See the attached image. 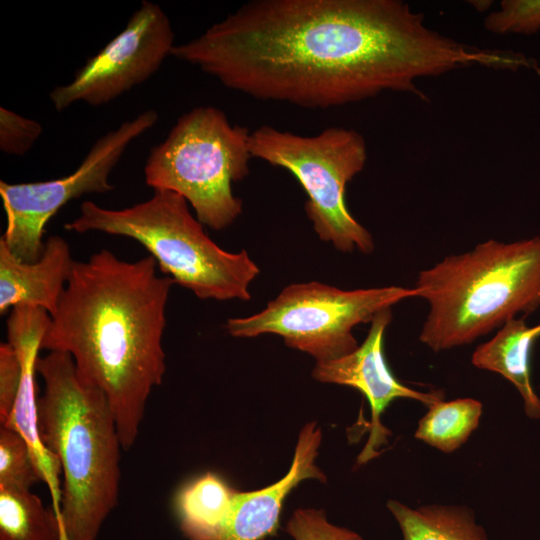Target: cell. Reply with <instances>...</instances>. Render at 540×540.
<instances>
[{
	"label": "cell",
	"instance_id": "cell-1",
	"mask_svg": "<svg viewBox=\"0 0 540 540\" xmlns=\"http://www.w3.org/2000/svg\"><path fill=\"white\" fill-rule=\"evenodd\" d=\"M171 55L259 100L329 108L481 65L495 50L430 29L399 0H253Z\"/></svg>",
	"mask_w": 540,
	"mask_h": 540
},
{
	"label": "cell",
	"instance_id": "cell-2",
	"mask_svg": "<svg viewBox=\"0 0 540 540\" xmlns=\"http://www.w3.org/2000/svg\"><path fill=\"white\" fill-rule=\"evenodd\" d=\"M152 256L134 262L103 249L75 261L41 350L67 353L107 397L122 448L135 443L152 390L165 374L162 337L176 282Z\"/></svg>",
	"mask_w": 540,
	"mask_h": 540
},
{
	"label": "cell",
	"instance_id": "cell-3",
	"mask_svg": "<svg viewBox=\"0 0 540 540\" xmlns=\"http://www.w3.org/2000/svg\"><path fill=\"white\" fill-rule=\"evenodd\" d=\"M36 367L44 382L40 435L63 476L59 540H96L119 496L122 444L114 413L69 354L48 352Z\"/></svg>",
	"mask_w": 540,
	"mask_h": 540
},
{
	"label": "cell",
	"instance_id": "cell-4",
	"mask_svg": "<svg viewBox=\"0 0 540 540\" xmlns=\"http://www.w3.org/2000/svg\"><path fill=\"white\" fill-rule=\"evenodd\" d=\"M414 288L428 304L419 340L434 352L470 344L540 307V236L448 255Z\"/></svg>",
	"mask_w": 540,
	"mask_h": 540
},
{
	"label": "cell",
	"instance_id": "cell-5",
	"mask_svg": "<svg viewBox=\"0 0 540 540\" xmlns=\"http://www.w3.org/2000/svg\"><path fill=\"white\" fill-rule=\"evenodd\" d=\"M181 195L156 189L146 201L124 209L84 201L80 214L65 224L77 233L90 231L129 237L146 248L162 272L200 299L250 300L249 284L259 274L245 250L230 253L205 233Z\"/></svg>",
	"mask_w": 540,
	"mask_h": 540
},
{
	"label": "cell",
	"instance_id": "cell-6",
	"mask_svg": "<svg viewBox=\"0 0 540 540\" xmlns=\"http://www.w3.org/2000/svg\"><path fill=\"white\" fill-rule=\"evenodd\" d=\"M250 132L225 113L199 106L180 116L166 139L151 148L144 167L153 190H169L192 206L204 225L222 230L242 212L232 183L249 173Z\"/></svg>",
	"mask_w": 540,
	"mask_h": 540
},
{
	"label": "cell",
	"instance_id": "cell-7",
	"mask_svg": "<svg viewBox=\"0 0 540 540\" xmlns=\"http://www.w3.org/2000/svg\"><path fill=\"white\" fill-rule=\"evenodd\" d=\"M252 157L288 170L307 194L305 211L319 238L342 252L370 254L369 231L349 212L345 188L367 160L363 136L352 129L331 127L315 136H300L271 126L250 132Z\"/></svg>",
	"mask_w": 540,
	"mask_h": 540
},
{
	"label": "cell",
	"instance_id": "cell-8",
	"mask_svg": "<svg viewBox=\"0 0 540 540\" xmlns=\"http://www.w3.org/2000/svg\"><path fill=\"white\" fill-rule=\"evenodd\" d=\"M412 297H417L414 287L342 290L320 282L290 284L262 311L229 318L225 328L234 337L277 334L287 346L325 362L358 347L355 326L370 323L380 311Z\"/></svg>",
	"mask_w": 540,
	"mask_h": 540
},
{
	"label": "cell",
	"instance_id": "cell-9",
	"mask_svg": "<svg viewBox=\"0 0 540 540\" xmlns=\"http://www.w3.org/2000/svg\"><path fill=\"white\" fill-rule=\"evenodd\" d=\"M158 120L149 109L105 133L92 145L78 168L53 180L11 184L0 181L6 214L1 239L11 253L24 262H35L44 251L43 235L49 220L72 199L113 189L110 175L129 144Z\"/></svg>",
	"mask_w": 540,
	"mask_h": 540
},
{
	"label": "cell",
	"instance_id": "cell-10",
	"mask_svg": "<svg viewBox=\"0 0 540 540\" xmlns=\"http://www.w3.org/2000/svg\"><path fill=\"white\" fill-rule=\"evenodd\" d=\"M174 46L165 12L143 0L118 35L87 59L69 83L49 93L50 101L58 112L79 102L106 104L149 79Z\"/></svg>",
	"mask_w": 540,
	"mask_h": 540
},
{
	"label": "cell",
	"instance_id": "cell-11",
	"mask_svg": "<svg viewBox=\"0 0 540 540\" xmlns=\"http://www.w3.org/2000/svg\"><path fill=\"white\" fill-rule=\"evenodd\" d=\"M391 319V308L377 313L361 345L343 357L317 362L312 373L317 381L353 387L367 399L371 408L370 436L357 458L358 465L378 456L379 448L387 443L391 433L381 423L380 416L393 400L410 398L429 407L444 397L442 391L420 392L409 388L393 375L384 356V335Z\"/></svg>",
	"mask_w": 540,
	"mask_h": 540
},
{
	"label": "cell",
	"instance_id": "cell-12",
	"mask_svg": "<svg viewBox=\"0 0 540 540\" xmlns=\"http://www.w3.org/2000/svg\"><path fill=\"white\" fill-rule=\"evenodd\" d=\"M50 319L47 311L33 306H16L10 312L7 319V337L19 356L22 375L13 410L1 426L16 431L28 444L40 479L48 487L52 510L59 518L61 467L56 456L44 445L40 435L36 384L38 353Z\"/></svg>",
	"mask_w": 540,
	"mask_h": 540
},
{
	"label": "cell",
	"instance_id": "cell-13",
	"mask_svg": "<svg viewBox=\"0 0 540 540\" xmlns=\"http://www.w3.org/2000/svg\"><path fill=\"white\" fill-rule=\"evenodd\" d=\"M321 438L315 423L306 424L300 431L291 467L283 478L259 490L236 491L231 513L218 540H263L276 534L288 494L305 479L326 481L315 465Z\"/></svg>",
	"mask_w": 540,
	"mask_h": 540
},
{
	"label": "cell",
	"instance_id": "cell-14",
	"mask_svg": "<svg viewBox=\"0 0 540 540\" xmlns=\"http://www.w3.org/2000/svg\"><path fill=\"white\" fill-rule=\"evenodd\" d=\"M74 263L69 244L61 236L49 237L42 256L35 262L19 260L0 238V313L26 305L41 308L52 316Z\"/></svg>",
	"mask_w": 540,
	"mask_h": 540
},
{
	"label": "cell",
	"instance_id": "cell-15",
	"mask_svg": "<svg viewBox=\"0 0 540 540\" xmlns=\"http://www.w3.org/2000/svg\"><path fill=\"white\" fill-rule=\"evenodd\" d=\"M525 316L505 322L487 342L472 354V364L500 374L509 380L523 398L529 418H540V398L531 383L530 357L534 343L540 337V324L529 326Z\"/></svg>",
	"mask_w": 540,
	"mask_h": 540
},
{
	"label": "cell",
	"instance_id": "cell-16",
	"mask_svg": "<svg viewBox=\"0 0 540 540\" xmlns=\"http://www.w3.org/2000/svg\"><path fill=\"white\" fill-rule=\"evenodd\" d=\"M236 490L218 475L207 472L176 494L180 529L188 540H218L233 507Z\"/></svg>",
	"mask_w": 540,
	"mask_h": 540
},
{
	"label": "cell",
	"instance_id": "cell-17",
	"mask_svg": "<svg viewBox=\"0 0 540 540\" xmlns=\"http://www.w3.org/2000/svg\"><path fill=\"white\" fill-rule=\"evenodd\" d=\"M387 507L397 521L403 540H488L475 522L471 510L463 506L427 505L412 509L390 500Z\"/></svg>",
	"mask_w": 540,
	"mask_h": 540
},
{
	"label": "cell",
	"instance_id": "cell-18",
	"mask_svg": "<svg viewBox=\"0 0 540 540\" xmlns=\"http://www.w3.org/2000/svg\"><path fill=\"white\" fill-rule=\"evenodd\" d=\"M428 408L414 436L446 453L467 441L478 427L482 414L481 402L472 398L441 400Z\"/></svg>",
	"mask_w": 540,
	"mask_h": 540
},
{
	"label": "cell",
	"instance_id": "cell-19",
	"mask_svg": "<svg viewBox=\"0 0 540 540\" xmlns=\"http://www.w3.org/2000/svg\"><path fill=\"white\" fill-rule=\"evenodd\" d=\"M58 519L31 490L0 489V540H59Z\"/></svg>",
	"mask_w": 540,
	"mask_h": 540
},
{
	"label": "cell",
	"instance_id": "cell-20",
	"mask_svg": "<svg viewBox=\"0 0 540 540\" xmlns=\"http://www.w3.org/2000/svg\"><path fill=\"white\" fill-rule=\"evenodd\" d=\"M28 444L16 431L0 428V489L31 490L40 481Z\"/></svg>",
	"mask_w": 540,
	"mask_h": 540
},
{
	"label": "cell",
	"instance_id": "cell-21",
	"mask_svg": "<svg viewBox=\"0 0 540 540\" xmlns=\"http://www.w3.org/2000/svg\"><path fill=\"white\" fill-rule=\"evenodd\" d=\"M484 27L496 34H535L540 30V0H503L500 9L486 17Z\"/></svg>",
	"mask_w": 540,
	"mask_h": 540
},
{
	"label": "cell",
	"instance_id": "cell-22",
	"mask_svg": "<svg viewBox=\"0 0 540 540\" xmlns=\"http://www.w3.org/2000/svg\"><path fill=\"white\" fill-rule=\"evenodd\" d=\"M285 530L294 540H363L358 533L331 524L324 511L315 509L296 510Z\"/></svg>",
	"mask_w": 540,
	"mask_h": 540
},
{
	"label": "cell",
	"instance_id": "cell-23",
	"mask_svg": "<svg viewBox=\"0 0 540 540\" xmlns=\"http://www.w3.org/2000/svg\"><path fill=\"white\" fill-rule=\"evenodd\" d=\"M43 131L34 120L0 107V150L8 155L23 156Z\"/></svg>",
	"mask_w": 540,
	"mask_h": 540
},
{
	"label": "cell",
	"instance_id": "cell-24",
	"mask_svg": "<svg viewBox=\"0 0 540 540\" xmlns=\"http://www.w3.org/2000/svg\"><path fill=\"white\" fill-rule=\"evenodd\" d=\"M22 375L19 356L9 343L0 344V423L9 418L18 394Z\"/></svg>",
	"mask_w": 540,
	"mask_h": 540
}]
</instances>
